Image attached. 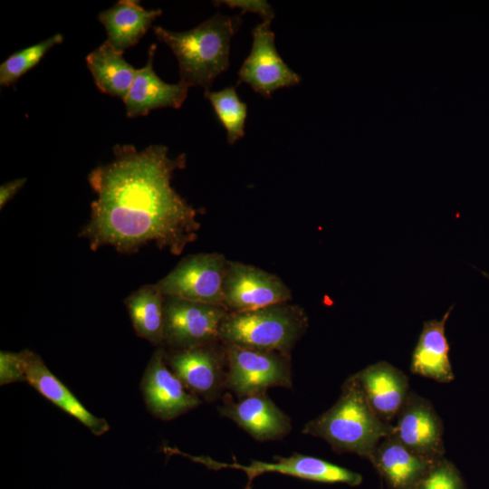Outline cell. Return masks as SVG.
Segmentation results:
<instances>
[{
    "label": "cell",
    "mask_w": 489,
    "mask_h": 489,
    "mask_svg": "<svg viewBox=\"0 0 489 489\" xmlns=\"http://www.w3.org/2000/svg\"><path fill=\"white\" fill-rule=\"evenodd\" d=\"M112 151L111 162L88 175L96 198L79 235L92 251L111 246L130 254L153 243L181 254L201 226L197 210L171 185L174 172L186 168V154L171 158L168 147L159 144L141 150L117 144Z\"/></svg>",
    "instance_id": "6da1fadb"
},
{
    "label": "cell",
    "mask_w": 489,
    "mask_h": 489,
    "mask_svg": "<svg viewBox=\"0 0 489 489\" xmlns=\"http://www.w3.org/2000/svg\"><path fill=\"white\" fill-rule=\"evenodd\" d=\"M340 390L337 401L308 421L302 433L323 439L338 454H356L369 461L378 444L393 432V426L373 411L353 375Z\"/></svg>",
    "instance_id": "7a4b0ae2"
},
{
    "label": "cell",
    "mask_w": 489,
    "mask_h": 489,
    "mask_svg": "<svg viewBox=\"0 0 489 489\" xmlns=\"http://www.w3.org/2000/svg\"><path fill=\"white\" fill-rule=\"evenodd\" d=\"M241 15L216 14L186 32L153 28L158 39L175 54L181 82L209 91L215 79L229 67L230 42L240 27Z\"/></svg>",
    "instance_id": "3957f363"
},
{
    "label": "cell",
    "mask_w": 489,
    "mask_h": 489,
    "mask_svg": "<svg viewBox=\"0 0 489 489\" xmlns=\"http://www.w3.org/2000/svg\"><path fill=\"white\" fill-rule=\"evenodd\" d=\"M308 328V317L298 305L278 303L256 310L229 312L220 323L224 344L290 354Z\"/></svg>",
    "instance_id": "277c9868"
},
{
    "label": "cell",
    "mask_w": 489,
    "mask_h": 489,
    "mask_svg": "<svg viewBox=\"0 0 489 489\" xmlns=\"http://www.w3.org/2000/svg\"><path fill=\"white\" fill-rule=\"evenodd\" d=\"M226 390L238 398L266 392L270 388H291L290 354L224 344Z\"/></svg>",
    "instance_id": "5b68a950"
},
{
    "label": "cell",
    "mask_w": 489,
    "mask_h": 489,
    "mask_svg": "<svg viewBox=\"0 0 489 489\" xmlns=\"http://www.w3.org/2000/svg\"><path fill=\"white\" fill-rule=\"evenodd\" d=\"M227 264L219 253L189 254L155 285L164 296L223 306Z\"/></svg>",
    "instance_id": "8992f818"
},
{
    "label": "cell",
    "mask_w": 489,
    "mask_h": 489,
    "mask_svg": "<svg viewBox=\"0 0 489 489\" xmlns=\"http://www.w3.org/2000/svg\"><path fill=\"white\" fill-rule=\"evenodd\" d=\"M227 313L223 306L165 296L162 347L182 350L218 341Z\"/></svg>",
    "instance_id": "52a82bcc"
},
{
    "label": "cell",
    "mask_w": 489,
    "mask_h": 489,
    "mask_svg": "<svg viewBox=\"0 0 489 489\" xmlns=\"http://www.w3.org/2000/svg\"><path fill=\"white\" fill-rule=\"evenodd\" d=\"M165 361L186 388L201 399L214 401L226 389V358L220 340L165 350Z\"/></svg>",
    "instance_id": "ba28073f"
},
{
    "label": "cell",
    "mask_w": 489,
    "mask_h": 489,
    "mask_svg": "<svg viewBox=\"0 0 489 489\" xmlns=\"http://www.w3.org/2000/svg\"><path fill=\"white\" fill-rule=\"evenodd\" d=\"M291 300V290L277 275L228 260L223 284V306L229 312L256 310Z\"/></svg>",
    "instance_id": "9c48e42d"
},
{
    "label": "cell",
    "mask_w": 489,
    "mask_h": 489,
    "mask_svg": "<svg viewBox=\"0 0 489 489\" xmlns=\"http://www.w3.org/2000/svg\"><path fill=\"white\" fill-rule=\"evenodd\" d=\"M270 24L271 21H263L253 29L251 52L239 69L237 82L247 83L264 98L301 82L299 74L278 53Z\"/></svg>",
    "instance_id": "30bf717a"
},
{
    "label": "cell",
    "mask_w": 489,
    "mask_h": 489,
    "mask_svg": "<svg viewBox=\"0 0 489 489\" xmlns=\"http://www.w3.org/2000/svg\"><path fill=\"white\" fill-rule=\"evenodd\" d=\"M194 459L211 469L234 468L242 470L246 474L248 483H252L256 476L264 473H278L320 483H340L350 486H358L363 480L362 475L357 472L318 457L298 453H293L287 457L275 456L273 463L254 460L249 465H242L236 462L233 464L218 463L209 457Z\"/></svg>",
    "instance_id": "8fae6325"
},
{
    "label": "cell",
    "mask_w": 489,
    "mask_h": 489,
    "mask_svg": "<svg viewBox=\"0 0 489 489\" xmlns=\"http://www.w3.org/2000/svg\"><path fill=\"white\" fill-rule=\"evenodd\" d=\"M141 391L149 411L162 420H172L202 403L167 365L164 347L153 352L141 380Z\"/></svg>",
    "instance_id": "7c38bea8"
},
{
    "label": "cell",
    "mask_w": 489,
    "mask_h": 489,
    "mask_svg": "<svg viewBox=\"0 0 489 489\" xmlns=\"http://www.w3.org/2000/svg\"><path fill=\"white\" fill-rule=\"evenodd\" d=\"M444 426L433 405L410 391L397 416L392 435L415 454L437 461L445 457Z\"/></svg>",
    "instance_id": "4fadbf2b"
},
{
    "label": "cell",
    "mask_w": 489,
    "mask_h": 489,
    "mask_svg": "<svg viewBox=\"0 0 489 489\" xmlns=\"http://www.w3.org/2000/svg\"><path fill=\"white\" fill-rule=\"evenodd\" d=\"M218 412L261 442L280 440L292 430L291 418L266 392L250 395L236 401L230 393H225Z\"/></svg>",
    "instance_id": "5bb4252c"
},
{
    "label": "cell",
    "mask_w": 489,
    "mask_h": 489,
    "mask_svg": "<svg viewBox=\"0 0 489 489\" xmlns=\"http://www.w3.org/2000/svg\"><path fill=\"white\" fill-rule=\"evenodd\" d=\"M353 376L373 411L381 420L390 424L410 393L408 377L387 361L369 365Z\"/></svg>",
    "instance_id": "9a60e30c"
},
{
    "label": "cell",
    "mask_w": 489,
    "mask_h": 489,
    "mask_svg": "<svg viewBox=\"0 0 489 489\" xmlns=\"http://www.w3.org/2000/svg\"><path fill=\"white\" fill-rule=\"evenodd\" d=\"M369 462L389 489H417L436 461L415 454L391 433L378 444Z\"/></svg>",
    "instance_id": "2e32d148"
},
{
    "label": "cell",
    "mask_w": 489,
    "mask_h": 489,
    "mask_svg": "<svg viewBox=\"0 0 489 489\" xmlns=\"http://www.w3.org/2000/svg\"><path fill=\"white\" fill-rule=\"evenodd\" d=\"M157 45L149 49L147 63L138 69L136 77L123 101L129 118L145 116L152 110L159 108L181 107L187 96L189 87L185 83H168L163 82L154 72L153 59Z\"/></svg>",
    "instance_id": "e0dca14e"
},
{
    "label": "cell",
    "mask_w": 489,
    "mask_h": 489,
    "mask_svg": "<svg viewBox=\"0 0 489 489\" xmlns=\"http://www.w3.org/2000/svg\"><path fill=\"white\" fill-rule=\"evenodd\" d=\"M24 353L26 382L56 407L80 421L94 436H102L110 430L106 419L90 412L51 372L39 355L29 350H24Z\"/></svg>",
    "instance_id": "ac0fdd59"
},
{
    "label": "cell",
    "mask_w": 489,
    "mask_h": 489,
    "mask_svg": "<svg viewBox=\"0 0 489 489\" xmlns=\"http://www.w3.org/2000/svg\"><path fill=\"white\" fill-rule=\"evenodd\" d=\"M453 306L440 320L433 319L423 323V328L411 357L412 373L431 379L439 383H449L455 379L449 359V343L445 334V325Z\"/></svg>",
    "instance_id": "d6986e66"
},
{
    "label": "cell",
    "mask_w": 489,
    "mask_h": 489,
    "mask_svg": "<svg viewBox=\"0 0 489 489\" xmlns=\"http://www.w3.org/2000/svg\"><path fill=\"white\" fill-rule=\"evenodd\" d=\"M160 9L147 10L139 2L121 0L101 12L99 21L107 32V42L118 53L134 46L160 16Z\"/></svg>",
    "instance_id": "ffe728a7"
},
{
    "label": "cell",
    "mask_w": 489,
    "mask_h": 489,
    "mask_svg": "<svg viewBox=\"0 0 489 489\" xmlns=\"http://www.w3.org/2000/svg\"><path fill=\"white\" fill-rule=\"evenodd\" d=\"M86 63L101 92L125 100L138 69L129 64L122 53L105 41L87 55Z\"/></svg>",
    "instance_id": "44dd1931"
},
{
    "label": "cell",
    "mask_w": 489,
    "mask_h": 489,
    "mask_svg": "<svg viewBox=\"0 0 489 489\" xmlns=\"http://www.w3.org/2000/svg\"><path fill=\"white\" fill-rule=\"evenodd\" d=\"M165 296L154 284H146L124 299L135 333L157 347L163 346Z\"/></svg>",
    "instance_id": "7402d4cb"
},
{
    "label": "cell",
    "mask_w": 489,
    "mask_h": 489,
    "mask_svg": "<svg viewBox=\"0 0 489 489\" xmlns=\"http://www.w3.org/2000/svg\"><path fill=\"white\" fill-rule=\"evenodd\" d=\"M217 119L227 132V141L234 144L244 136L246 103L240 101L235 86L218 91H205Z\"/></svg>",
    "instance_id": "603a6c76"
},
{
    "label": "cell",
    "mask_w": 489,
    "mask_h": 489,
    "mask_svg": "<svg viewBox=\"0 0 489 489\" xmlns=\"http://www.w3.org/2000/svg\"><path fill=\"white\" fill-rule=\"evenodd\" d=\"M63 36L56 34L44 41L10 55L0 65V85L11 86L34 68L53 46L60 44Z\"/></svg>",
    "instance_id": "cb8c5ba5"
},
{
    "label": "cell",
    "mask_w": 489,
    "mask_h": 489,
    "mask_svg": "<svg viewBox=\"0 0 489 489\" xmlns=\"http://www.w3.org/2000/svg\"><path fill=\"white\" fill-rule=\"evenodd\" d=\"M417 489H466V485L457 467L442 457L433 465Z\"/></svg>",
    "instance_id": "d4e9b609"
},
{
    "label": "cell",
    "mask_w": 489,
    "mask_h": 489,
    "mask_svg": "<svg viewBox=\"0 0 489 489\" xmlns=\"http://www.w3.org/2000/svg\"><path fill=\"white\" fill-rule=\"evenodd\" d=\"M25 353L24 350L19 352H0V384L1 386L25 381Z\"/></svg>",
    "instance_id": "484cf974"
},
{
    "label": "cell",
    "mask_w": 489,
    "mask_h": 489,
    "mask_svg": "<svg viewBox=\"0 0 489 489\" xmlns=\"http://www.w3.org/2000/svg\"><path fill=\"white\" fill-rule=\"evenodd\" d=\"M216 4H223L230 6L231 8H239L242 10V14L245 12H252L258 14L264 20L271 21L274 17L273 10L272 6L266 1H218Z\"/></svg>",
    "instance_id": "4316f807"
},
{
    "label": "cell",
    "mask_w": 489,
    "mask_h": 489,
    "mask_svg": "<svg viewBox=\"0 0 489 489\" xmlns=\"http://www.w3.org/2000/svg\"><path fill=\"white\" fill-rule=\"evenodd\" d=\"M26 182L25 177L16 178L0 186V209L11 201Z\"/></svg>",
    "instance_id": "83f0119b"
},
{
    "label": "cell",
    "mask_w": 489,
    "mask_h": 489,
    "mask_svg": "<svg viewBox=\"0 0 489 489\" xmlns=\"http://www.w3.org/2000/svg\"><path fill=\"white\" fill-rule=\"evenodd\" d=\"M244 489H252V483H247V485Z\"/></svg>",
    "instance_id": "f1b7e54d"
},
{
    "label": "cell",
    "mask_w": 489,
    "mask_h": 489,
    "mask_svg": "<svg viewBox=\"0 0 489 489\" xmlns=\"http://www.w3.org/2000/svg\"><path fill=\"white\" fill-rule=\"evenodd\" d=\"M482 273L489 278V274L487 273L482 272Z\"/></svg>",
    "instance_id": "f546056e"
}]
</instances>
